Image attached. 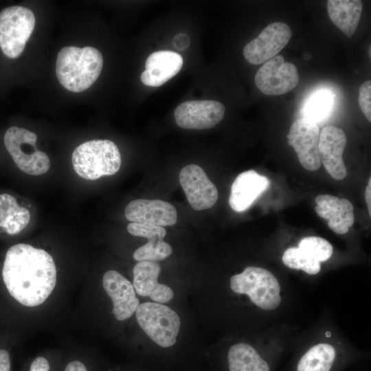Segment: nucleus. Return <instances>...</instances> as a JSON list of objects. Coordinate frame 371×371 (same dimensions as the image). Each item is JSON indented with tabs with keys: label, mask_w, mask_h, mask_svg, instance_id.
Here are the masks:
<instances>
[{
	"label": "nucleus",
	"mask_w": 371,
	"mask_h": 371,
	"mask_svg": "<svg viewBox=\"0 0 371 371\" xmlns=\"http://www.w3.org/2000/svg\"><path fill=\"white\" fill-rule=\"evenodd\" d=\"M127 231L133 236L148 239L146 244L135 251L134 260L139 262H157L166 259L172 254V247L164 240L166 234L164 227L131 223L127 225Z\"/></svg>",
	"instance_id": "16"
},
{
	"label": "nucleus",
	"mask_w": 371,
	"mask_h": 371,
	"mask_svg": "<svg viewBox=\"0 0 371 371\" xmlns=\"http://www.w3.org/2000/svg\"><path fill=\"white\" fill-rule=\"evenodd\" d=\"M35 25L33 12L22 6H11L0 12V47L3 54L15 58L23 52Z\"/></svg>",
	"instance_id": "7"
},
{
	"label": "nucleus",
	"mask_w": 371,
	"mask_h": 371,
	"mask_svg": "<svg viewBox=\"0 0 371 371\" xmlns=\"http://www.w3.org/2000/svg\"><path fill=\"white\" fill-rule=\"evenodd\" d=\"M231 289L236 293L247 294L259 308L271 311L281 302L280 286L276 278L268 270L247 267L230 278Z\"/></svg>",
	"instance_id": "4"
},
{
	"label": "nucleus",
	"mask_w": 371,
	"mask_h": 371,
	"mask_svg": "<svg viewBox=\"0 0 371 371\" xmlns=\"http://www.w3.org/2000/svg\"><path fill=\"white\" fill-rule=\"evenodd\" d=\"M29 210L19 206L16 199L8 194H0V227L10 235L21 232L29 223Z\"/></svg>",
	"instance_id": "22"
},
{
	"label": "nucleus",
	"mask_w": 371,
	"mask_h": 371,
	"mask_svg": "<svg viewBox=\"0 0 371 371\" xmlns=\"http://www.w3.org/2000/svg\"><path fill=\"white\" fill-rule=\"evenodd\" d=\"M75 172L82 178L95 180L119 171L121 155L116 144L109 139H94L79 145L73 152Z\"/></svg>",
	"instance_id": "3"
},
{
	"label": "nucleus",
	"mask_w": 371,
	"mask_h": 371,
	"mask_svg": "<svg viewBox=\"0 0 371 371\" xmlns=\"http://www.w3.org/2000/svg\"><path fill=\"white\" fill-rule=\"evenodd\" d=\"M229 371H270L267 363L249 344L238 343L228 352Z\"/></svg>",
	"instance_id": "23"
},
{
	"label": "nucleus",
	"mask_w": 371,
	"mask_h": 371,
	"mask_svg": "<svg viewBox=\"0 0 371 371\" xmlns=\"http://www.w3.org/2000/svg\"><path fill=\"white\" fill-rule=\"evenodd\" d=\"M131 223L153 226H171L177 221V212L171 203L159 199H135L124 210Z\"/></svg>",
	"instance_id": "13"
},
{
	"label": "nucleus",
	"mask_w": 371,
	"mask_h": 371,
	"mask_svg": "<svg viewBox=\"0 0 371 371\" xmlns=\"http://www.w3.org/2000/svg\"><path fill=\"white\" fill-rule=\"evenodd\" d=\"M182 56L173 51L159 50L149 55L142 82L149 87H159L173 78L181 69Z\"/></svg>",
	"instance_id": "20"
},
{
	"label": "nucleus",
	"mask_w": 371,
	"mask_h": 371,
	"mask_svg": "<svg viewBox=\"0 0 371 371\" xmlns=\"http://www.w3.org/2000/svg\"><path fill=\"white\" fill-rule=\"evenodd\" d=\"M371 81H365L359 89V104L366 118L371 121Z\"/></svg>",
	"instance_id": "28"
},
{
	"label": "nucleus",
	"mask_w": 371,
	"mask_h": 371,
	"mask_svg": "<svg viewBox=\"0 0 371 371\" xmlns=\"http://www.w3.org/2000/svg\"><path fill=\"white\" fill-rule=\"evenodd\" d=\"M333 102L332 94L328 91H320L312 95L303 109V117L315 123L324 120L330 112Z\"/></svg>",
	"instance_id": "25"
},
{
	"label": "nucleus",
	"mask_w": 371,
	"mask_h": 371,
	"mask_svg": "<svg viewBox=\"0 0 371 371\" xmlns=\"http://www.w3.org/2000/svg\"><path fill=\"white\" fill-rule=\"evenodd\" d=\"M179 183L190 206L195 210L211 208L218 200L216 186L199 165L184 166L179 172Z\"/></svg>",
	"instance_id": "11"
},
{
	"label": "nucleus",
	"mask_w": 371,
	"mask_h": 371,
	"mask_svg": "<svg viewBox=\"0 0 371 371\" xmlns=\"http://www.w3.org/2000/svg\"><path fill=\"white\" fill-rule=\"evenodd\" d=\"M335 356V350L331 345L319 344L301 357L297 371H330Z\"/></svg>",
	"instance_id": "24"
},
{
	"label": "nucleus",
	"mask_w": 371,
	"mask_h": 371,
	"mask_svg": "<svg viewBox=\"0 0 371 371\" xmlns=\"http://www.w3.org/2000/svg\"><path fill=\"white\" fill-rule=\"evenodd\" d=\"M291 35V30L286 23H272L245 46L244 57L253 65L265 63L286 46Z\"/></svg>",
	"instance_id": "10"
},
{
	"label": "nucleus",
	"mask_w": 371,
	"mask_h": 371,
	"mask_svg": "<svg viewBox=\"0 0 371 371\" xmlns=\"http://www.w3.org/2000/svg\"><path fill=\"white\" fill-rule=\"evenodd\" d=\"M315 201L317 214L328 221L331 230L338 234L348 232L355 221L353 205L350 201L330 194H319Z\"/></svg>",
	"instance_id": "19"
},
{
	"label": "nucleus",
	"mask_w": 371,
	"mask_h": 371,
	"mask_svg": "<svg viewBox=\"0 0 371 371\" xmlns=\"http://www.w3.org/2000/svg\"><path fill=\"white\" fill-rule=\"evenodd\" d=\"M11 363L9 352L0 349V371H10Z\"/></svg>",
	"instance_id": "31"
},
{
	"label": "nucleus",
	"mask_w": 371,
	"mask_h": 371,
	"mask_svg": "<svg viewBox=\"0 0 371 371\" xmlns=\"http://www.w3.org/2000/svg\"><path fill=\"white\" fill-rule=\"evenodd\" d=\"M330 336H331V333L329 331H327L326 333V337H330Z\"/></svg>",
	"instance_id": "34"
},
{
	"label": "nucleus",
	"mask_w": 371,
	"mask_h": 371,
	"mask_svg": "<svg viewBox=\"0 0 371 371\" xmlns=\"http://www.w3.org/2000/svg\"><path fill=\"white\" fill-rule=\"evenodd\" d=\"M270 186L267 177L254 170L239 174L231 186L229 204L237 212L248 209Z\"/></svg>",
	"instance_id": "17"
},
{
	"label": "nucleus",
	"mask_w": 371,
	"mask_h": 371,
	"mask_svg": "<svg viewBox=\"0 0 371 371\" xmlns=\"http://www.w3.org/2000/svg\"><path fill=\"white\" fill-rule=\"evenodd\" d=\"M282 262L288 267L301 269L310 275H314L320 271V263L308 256L299 247L288 248L283 254Z\"/></svg>",
	"instance_id": "26"
},
{
	"label": "nucleus",
	"mask_w": 371,
	"mask_h": 371,
	"mask_svg": "<svg viewBox=\"0 0 371 371\" xmlns=\"http://www.w3.org/2000/svg\"><path fill=\"white\" fill-rule=\"evenodd\" d=\"M136 318L145 333L157 345L168 348L177 341L181 321L177 313L157 302H144L137 306Z\"/></svg>",
	"instance_id": "5"
},
{
	"label": "nucleus",
	"mask_w": 371,
	"mask_h": 371,
	"mask_svg": "<svg viewBox=\"0 0 371 371\" xmlns=\"http://www.w3.org/2000/svg\"><path fill=\"white\" fill-rule=\"evenodd\" d=\"M347 143L345 133L334 126L324 127L319 138L318 150L321 162L330 175L336 180L346 176L343 153Z\"/></svg>",
	"instance_id": "14"
},
{
	"label": "nucleus",
	"mask_w": 371,
	"mask_h": 371,
	"mask_svg": "<svg viewBox=\"0 0 371 371\" xmlns=\"http://www.w3.org/2000/svg\"><path fill=\"white\" fill-rule=\"evenodd\" d=\"M36 139L34 133L17 126L9 128L3 138L5 148L16 166L31 175H43L50 167L47 154L37 149Z\"/></svg>",
	"instance_id": "6"
},
{
	"label": "nucleus",
	"mask_w": 371,
	"mask_h": 371,
	"mask_svg": "<svg viewBox=\"0 0 371 371\" xmlns=\"http://www.w3.org/2000/svg\"><path fill=\"white\" fill-rule=\"evenodd\" d=\"M286 137L304 168L315 171L321 167L318 150L319 130L317 123L305 117L299 118L291 124Z\"/></svg>",
	"instance_id": "9"
},
{
	"label": "nucleus",
	"mask_w": 371,
	"mask_h": 371,
	"mask_svg": "<svg viewBox=\"0 0 371 371\" xmlns=\"http://www.w3.org/2000/svg\"><path fill=\"white\" fill-rule=\"evenodd\" d=\"M254 80L262 93L280 95L290 91L297 85L299 75L293 63L285 62L282 56L276 55L260 67Z\"/></svg>",
	"instance_id": "8"
},
{
	"label": "nucleus",
	"mask_w": 371,
	"mask_h": 371,
	"mask_svg": "<svg viewBox=\"0 0 371 371\" xmlns=\"http://www.w3.org/2000/svg\"><path fill=\"white\" fill-rule=\"evenodd\" d=\"M225 111V106L216 100H190L180 104L174 115L177 124L183 128L207 129L217 125Z\"/></svg>",
	"instance_id": "12"
},
{
	"label": "nucleus",
	"mask_w": 371,
	"mask_h": 371,
	"mask_svg": "<svg viewBox=\"0 0 371 371\" xmlns=\"http://www.w3.org/2000/svg\"><path fill=\"white\" fill-rule=\"evenodd\" d=\"M327 10L330 21L348 36L355 32L363 10L360 0H328Z\"/></svg>",
	"instance_id": "21"
},
{
	"label": "nucleus",
	"mask_w": 371,
	"mask_h": 371,
	"mask_svg": "<svg viewBox=\"0 0 371 371\" xmlns=\"http://www.w3.org/2000/svg\"><path fill=\"white\" fill-rule=\"evenodd\" d=\"M298 247L319 262L328 260L333 251V246L328 241L317 236H307L302 238L299 243Z\"/></svg>",
	"instance_id": "27"
},
{
	"label": "nucleus",
	"mask_w": 371,
	"mask_h": 371,
	"mask_svg": "<svg viewBox=\"0 0 371 371\" xmlns=\"http://www.w3.org/2000/svg\"><path fill=\"white\" fill-rule=\"evenodd\" d=\"M161 267L157 262L139 261L133 268V287L141 296L149 297L157 303H166L174 297L167 285L158 282Z\"/></svg>",
	"instance_id": "18"
},
{
	"label": "nucleus",
	"mask_w": 371,
	"mask_h": 371,
	"mask_svg": "<svg viewBox=\"0 0 371 371\" xmlns=\"http://www.w3.org/2000/svg\"><path fill=\"white\" fill-rule=\"evenodd\" d=\"M2 276L11 296L32 307L43 304L54 290L56 269L47 251L19 243L7 251Z\"/></svg>",
	"instance_id": "1"
},
{
	"label": "nucleus",
	"mask_w": 371,
	"mask_h": 371,
	"mask_svg": "<svg viewBox=\"0 0 371 371\" xmlns=\"http://www.w3.org/2000/svg\"><path fill=\"white\" fill-rule=\"evenodd\" d=\"M365 199L368 206L369 216H371V178L369 179L368 184L366 188Z\"/></svg>",
	"instance_id": "33"
},
{
	"label": "nucleus",
	"mask_w": 371,
	"mask_h": 371,
	"mask_svg": "<svg viewBox=\"0 0 371 371\" xmlns=\"http://www.w3.org/2000/svg\"><path fill=\"white\" fill-rule=\"evenodd\" d=\"M48 360L44 357H37L31 363L30 371H49Z\"/></svg>",
	"instance_id": "29"
},
{
	"label": "nucleus",
	"mask_w": 371,
	"mask_h": 371,
	"mask_svg": "<svg viewBox=\"0 0 371 371\" xmlns=\"http://www.w3.org/2000/svg\"><path fill=\"white\" fill-rule=\"evenodd\" d=\"M102 285L113 302L112 312L117 320H125L135 313L139 300L128 280L115 270H109L102 277Z\"/></svg>",
	"instance_id": "15"
},
{
	"label": "nucleus",
	"mask_w": 371,
	"mask_h": 371,
	"mask_svg": "<svg viewBox=\"0 0 371 371\" xmlns=\"http://www.w3.org/2000/svg\"><path fill=\"white\" fill-rule=\"evenodd\" d=\"M103 66L100 52L93 47L82 48L68 46L58 54L56 74L59 82L66 89L82 92L98 78Z\"/></svg>",
	"instance_id": "2"
},
{
	"label": "nucleus",
	"mask_w": 371,
	"mask_h": 371,
	"mask_svg": "<svg viewBox=\"0 0 371 371\" xmlns=\"http://www.w3.org/2000/svg\"><path fill=\"white\" fill-rule=\"evenodd\" d=\"M63 371H88V369L83 362L74 360L67 364Z\"/></svg>",
	"instance_id": "32"
},
{
	"label": "nucleus",
	"mask_w": 371,
	"mask_h": 371,
	"mask_svg": "<svg viewBox=\"0 0 371 371\" xmlns=\"http://www.w3.org/2000/svg\"><path fill=\"white\" fill-rule=\"evenodd\" d=\"M173 45L177 50H185L190 45V38L187 34L183 33L178 34L174 38Z\"/></svg>",
	"instance_id": "30"
}]
</instances>
